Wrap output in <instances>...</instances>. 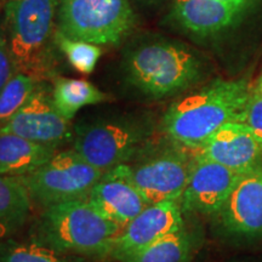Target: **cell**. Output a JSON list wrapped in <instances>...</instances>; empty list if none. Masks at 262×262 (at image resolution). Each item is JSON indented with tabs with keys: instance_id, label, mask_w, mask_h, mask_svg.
Wrapping results in <instances>:
<instances>
[{
	"instance_id": "24",
	"label": "cell",
	"mask_w": 262,
	"mask_h": 262,
	"mask_svg": "<svg viewBox=\"0 0 262 262\" xmlns=\"http://www.w3.org/2000/svg\"><path fill=\"white\" fill-rule=\"evenodd\" d=\"M16 73L6 32L0 27V91Z\"/></svg>"
},
{
	"instance_id": "8",
	"label": "cell",
	"mask_w": 262,
	"mask_h": 262,
	"mask_svg": "<svg viewBox=\"0 0 262 262\" xmlns=\"http://www.w3.org/2000/svg\"><path fill=\"white\" fill-rule=\"evenodd\" d=\"M152 149L150 145L126 163L129 178L148 204L180 201L191 176L195 156L186 147Z\"/></svg>"
},
{
	"instance_id": "1",
	"label": "cell",
	"mask_w": 262,
	"mask_h": 262,
	"mask_svg": "<svg viewBox=\"0 0 262 262\" xmlns=\"http://www.w3.org/2000/svg\"><path fill=\"white\" fill-rule=\"evenodd\" d=\"M251 88L244 79H216L170 104L160 127L172 142L194 149L225 124L242 123Z\"/></svg>"
},
{
	"instance_id": "2",
	"label": "cell",
	"mask_w": 262,
	"mask_h": 262,
	"mask_svg": "<svg viewBox=\"0 0 262 262\" xmlns=\"http://www.w3.org/2000/svg\"><path fill=\"white\" fill-rule=\"evenodd\" d=\"M122 68L131 88L156 100L189 89L204 73L203 62L195 52L165 39L131 45L124 55Z\"/></svg>"
},
{
	"instance_id": "21",
	"label": "cell",
	"mask_w": 262,
	"mask_h": 262,
	"mask_svg": "<svg viewBox=\"0 0 262 262\" xmlns=\"http://www.w3.org/2000/svg\"><path fill=\"white\" fill-rule=\"evenodd\" d=\"M38 83L39 80L32 75L17 72L3 88L0 91V130L24 106Z\"/></svg>"
},
{
	"instance_id": "23",
	"label": "cell",
	"mask_w": 262,
	"mask_h": 262,
	"mask_svg": "<svg viewBox=\"0 0 262 262\" xmlns=\"http://www.w3.org/2000/svg\"><path fill=\"white\" fill-rule=\"evenodd\" d=\"M242 123L253 131L262 148V95L254 88H251Z\"/></svg>"
},
{
	"instance_id": "13",
	"label": "cell",
	"mask_w": 262,
	"mask_h": 262,
	"mask_svg": "<svg viewBox=\"0 0 262 262\" xmlns=\"http://www.w3.org/2000/svg\"><path fill=\"white\" fill-rule=\"evenodd\" d=\"M191 150L195 157L222 164L239 173L262 164V148L256 136L241 122L225 124Z\"/></svg>"
},
{
	"instance_id": "17",
	"label": "cell",
	"mask_w": 262,
	"mask_h": 262,
	"mask_svg": "<svg viewBox=\"0 0 262 262\" xmlns=\"http://www.w3.org/2000/svg\"><path fill=\"white\" fill-rule=\"evenodd\" d=\"M202 243L201 232L185 225L123 262H191Z\"/></svg>"
},
{
	"instance_id": "3",
	"label": "cell",
	"mask_w": 262,
	"mask_h": 262,
	"mask_svg": "<svg viewBox=\"0 0 262 262\" xmlns=\"http://www.w3.org/2000/svg\"><path fill=\"white\" fill-rule=\"evenodd\" d=\"M120 229L81 198L42 208L32 238L72 256L108 257Z\"/></svg>"
},
{
	"instance_id": "10",
	"label": "cell",
	"mask_w": 262,
	"mask_h": 262,
	"mask_svg": "<svg viewBox=\"0 0 262 262\" xmlns=\"http://www.w3.org/2000/svg\"><path fill=\"white\" fill-rule=\"evenodd\" d=\"M183 226V211L178 201L147 205L136 217L120 229L114 238L108 257L119 262L125 261Z\"/></svg>"
},
{
	"instance_id": "9",
	"label": "cell",
	"mask_w": 262,
	"mask_h": 262,
	"mask_svg": "<svg viewBox=\"0 0 262 262\" xmlns=\"http://www.w3.org/2000/svg\"><path fill=\"white\" fill-rule=\"evenodd\" d=\"M0 134H14L57 149L73 140L74 126L60 114L52 100V88L39 81L26 103Z\"/></svg>"
},
{
	"instance_id": "14",
	"label": "cell",
	"mask_w": 262,
	"mask_h": 262,
	"mask_svg": "<svg viewBox=\"0 0 262 262\" xmlns=\"http://www.w3.org/2000/svg\"><path fill=\"white\" fill-rule=\"evenodd\" d=\"M86 199L122 228L149 205L130 180L125 164L104 171Z\"/></svg>"
},
{
	"instance_id": "19",
	"label": "cell",
	"mask_w": 262,
	"mask_h": 262,
	"mask_svg": "<svg viewBox=\"0 0 262 262\" xmlns=\"http://www.w3.org/2000/svg\"><path fill=\"white\" fill-rule=\"evenodd\" d=\"M52 100L61 116L72 122L83 107L107 102L111 97L88 80L57 77L52 85Z\"/></svg>"
},
{
	"instance_id": "15",
	"label": "cell",
	"mask_w": 262,
	"mask_h": 262,
	"mask_svg": "<svg viewBox=\"0 0 262 262\" xmlns=\"http://www.w3.org/2000/svg\"><path fill=\"white\" fill-rule=\"evenodd\" d=\"M241 11L221 0H175L172 18L189 34L206 38L231 27Z\"/></svg>"
},
{
	"instance_id": "25",
	"label": "cell",
	"mask_w": 262,
	"mask_h": 262,
	"mask_svg": "<svg viewBox=\"0 0 262 262\" xmlns=\"http://www.w3.org/2000/svg\"><path fill=\"white\" fill-rule=\"evenodd\" d=\"M221 2L233 6V8L239 10V11H242V10H244L249 4H250L251 0H221Z\"/></svg>"
},
{
	"instance_id": "4",
	"label": "cell",
	"mask_w": 262,
	"mask_h": 262,
	"mask_svg": "<svg viewBox=\"0 0 262 262\" xmlns=\"http://www.w3.org/2000/svg\"><path fill=\"white\" fill-rule=\"evenodd\" d=\"M61 0H6L5 32L15 71L40 79L50 66Z\"/></svg>"
},
{
	"instance_id": "16",
	"label": "cell",
	"mask_w": 262,
	"mask_h": 262,
	"mask_svg": "<svg viewBox=\"0 0 262 262\" xmlns=\"http://www.w3.org/2000/svg\"><path fill=\"white\" fill-rule=\"evenodd\" d=\"M57 153L54 147L40 145L14 134H0V175L24 176L40 168Z\"/></svg>"
},
{
	"instance_id": "7",
	"label": "cell",
	"mask_w": 262,
	"mask_h": 262,
	"mask_svg": "<svg viewBox=\"0 0 262 262\" xmlns=\"http://www.w3.org/2000/svg\"><path fill=\"white\" fill-rule=\"evenodd\" d=\"M102 173L72 148L57 152L40 168L17 178L27 188L33 204L47 208L86 198Z\"/></svg>"
},
{
	"instance_id": "22",
	"label": "cell",
	"mask_w": 262,
	"mask_h": 262,
	"mask_svg": "<svg viewBox=\"0 0 262 262\" xmlns=\"http://www.w3.org/2000/svg\"><path fill=\"white\" fill-rule=\"evenodd\" d=\"M55 47L64 55L72 67L81 74L93 73L102 55L98 45L67 37L57 31V28L55 33Z\"/></svg>"
},
{
	"instance_id": "20",
	"label": "cell",
	"mask_w": 262,
	"mask_h": 262,
	"mask_svg": "<svg viewBox=\"0 0 262 262\" xmlns=\"http://www.w3.org/2000/svg\"><path fill=\"white\" fill-rule=\"evenodd\" d=\"M74 256L55 250L37 239L0 241V262H77Z\"/></svg>"
},
{
	"instance_id": "5",
	"label": "cell",
	"mask_w": 262,
	"mask_h": 262,
	"mask_svg": "<svg viewBox=\"0 0 262 262\" xmlns=\"http://www.w3.org/2000/svg\"><path fill=\"white\" fill-rule=\"evenodd\" d=\"M152 123L124 116L77 124L73 149L101 171L130 163L150 145Z\"/></svg>"
},
{
	"instance_id": "6",
	"label": "cell",
	"mask_w": 262,
	"mask_h": 262,
	"mask_svg": "<svg viewBox=\"0 0 262 262\" xmlns=\"http://www.w3.org/2000/svg\"><path fill=\"white\" fill-rule=\"evenodd\" d=\"M136 15L129 0H61L57 31L98 45H118L130 34Z\"/></svg>"
},
{
	"instance_id": "28",
	"label": "cell",
	"mask_w": 262,
	"mask_h": 262,
	"mask_svg": "<svg viewBox=\"0 0 262 262\" xmlns=\"http://www.w3.org/2000/svg\"><path fill=\"white\" fill-rule=\"evenodd\" d=\"M148 2H155V0H148Z\"/></svg>"
},
{
	"instance_id": "11",
	"label": "cell",
	"mask_w": 262,
	"mask_h": 262,
	"mask_svg": "<svg viewBox=\"0 0 262 262\" xmlns=\"http://www.w3.org/2000/svg\"><path fill=\"white\" fill-rule=\"evenodd\" d=\"M239 176L241 173L222 164L195 157L187 186L179 201L183 214L217 215Z\"/></svg>"
},
{
	"instance_id": "27",
	"label": "cell",
	"mask_w": 262,
	"mask_h": 262,
	"mask_svg": "<svg viewBox=\"0 0 262 262\" xmlns=\"http://www.w3.org/2000/svg\"><path fill=\"white\" fill-rule=\"evenodd\" d=\"M232 262H245V261H232Z\"/></svg>"
},
{
	"instance_id": "18",
	"label": "cell",
	"mask_w": 262,
	"mask_h": 262,
	"mask_svg": "<svg viewBox=\"0 0 262 262\" xmlns=\"http://www.w3.org/2000/svg\"><path fill=\"white\" fill-rule=\"evenodd\" d=\"M27 188L16 176L0 175V241L18 232L32 210Z\"/></svg>"
},
{
	"instance_id": "26",
	"label": "cell",
	"mask_w": 262,
	"mask_h": 262,
	"mask_svg": "<svg viewBox=\"0 0 262 262\" xmlns=\"http://www.w3.org/2000/svg\"><path fill=\"white\" fill-rule=\"evenodd\" d=\"M253 88H254V89H255V90H257V91H258V93H260V94L262 95V77L260 78V79H258V81H257V83H256V84H255Z\"/></svg>"
},
{
	"instance_id": "12",
	"label": "cell",
	"mask_w": 262,
	"mask_h": 262,
	"mask_svg": "<svg viewBox=\"0 0 262 262\" xmlns=\"http://www.w3.org/2000/svg\"><path fill=\"white\" fill-rule=\"evenodd\" d=\"M217 220L222 231L233 238L262 237V164L241 173Z\"/></svg>"
}]
</instances>
